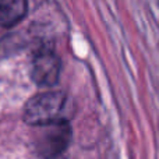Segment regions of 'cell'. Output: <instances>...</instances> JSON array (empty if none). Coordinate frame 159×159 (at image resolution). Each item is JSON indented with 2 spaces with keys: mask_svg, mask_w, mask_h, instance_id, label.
<instances>
[{
  "mask_svg": "<svg viewBox=\"0 0 159 159\" xmlns=\"http://www.w3.org/2000/svg\"><path fill=\"white\" fill-rule=\"evenodd\" d=\"M71 141V129L67 121L36 127L34 135L35 152L43 159H53L61 155Z\"/></svg>",
  "mask_w": 159,
  "mask_h": 159,
  "instance_id": "2",
  "label": "cell"
},
{
  "mask_svg": "<svg viewBox=\"0 0 159 159\" xmlns=\"http://www.w3.org/2000/svg\"><path fill=\"white\" fill-rule=\"evenodd\" d=\"M60 59L52 49H41L35 53L31 66V77L41 87H53L60 75Z\"/></svg>",
  "mask_w": 159,
  "mask_h": 159,
  "instance_id": "3",
  "label": "cell"
},
{
  "mask_svg": "<svg viewBox=\"0 0 159 159\" xmlns=\"http://www.w3.org/2000/svg\"><path fill=\"white\" fill-rule=\"evenodd\" d=\"M67 99L63 92L48 91L35 95L24 107V120L34 127L66 121Z\"/></svg>",
  "mask_w": 159,
  "mask_h": 159,
  "instance_id": "1",
  "label": "cell"
},
{
  "mask_svg": "<svg viewBox=\"0 0 159 159\" xmlns=\"http://www.w3.org/2000/svg\"><path fill=\"white\" fill-rule=\"evenodd\" d=\"M27 10L28 0H0V27H14L25 17Z\"/></svg>",
  "mask_w": 159,
  "mask_h": 159,
  "instance_id": "4",
  "label": "cell"
}]
</instances>
